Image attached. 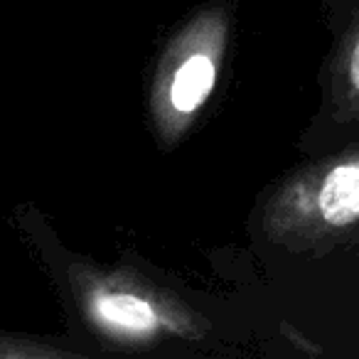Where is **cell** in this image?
<instances>
[{"label":"cell","mask_w":359,"mask_h":359,"mask_svg":"<svg viewBox=\"0 0 359 359\" xmlns=\"http://www.w3.org/2000/svg\"><path fill=\"white\" fill-rule=\"evenodd\" d=\"M318 210L327 224L359 219V163L334 168L318 192Z\"/></svg>","instance_id":"cell-1"},{"label":"cell","mask_w":359,"mask_h":359,"mask_svg":"<svg viewBox=\"0 0 359 359\" xmlns=\"http://www.w3.org/2000/svg\"><path fill=\"white\" fill-rule=\"evenodd\" d=\"M94 310L101 323L111 325L116 330L133 334L153 332L158 327L160 318L148 300L130 293H101L94 300Z\"/></svg>","instance_id":"cell-2"},{"label":"cell","mask_w":359,"mask_h":359,"mask_svg":"<svg viewBox=\"0 0 359 359\" xmlns=\"http://www.w3.org/2000/svg\"><path fill=\"white\" fill-rule=\"evenodd\" d=\"M215 76L217 69L212 57L192 55L190 60H185V65L177 69L172 86H170V101L175 109L180 114H192L200 109L215 86Z\"/></svg>","instance_id":"cell-3"},{"label":"cell","mask_w":359,"mask_h":359,"mask_svg":"<svg viewBox=\"0 0 359 359\" xmlns=\"http://www.w3.org/2000/svg\"><path fill=\"white\" fill-rule=\"evenodd\" d=\"M349 76H352L354 89L359 91V40H357V45H354V52H352V65H349Z\"/></svg>","instance_id":"cell-4"}]
</instances>
